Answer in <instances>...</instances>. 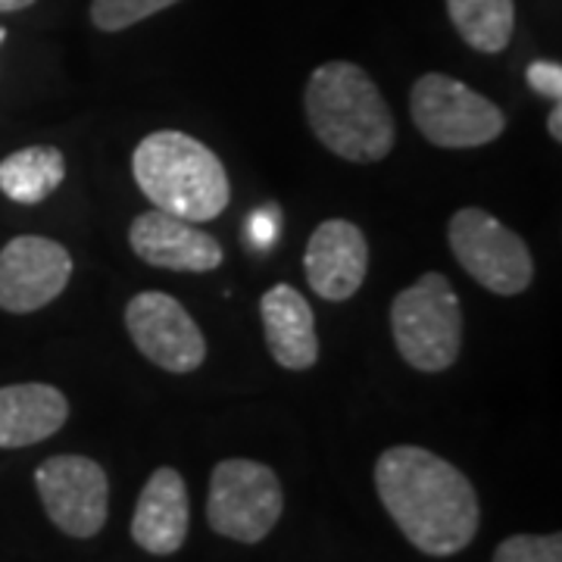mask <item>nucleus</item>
Segmentation results:
<instances>
[{"mask_svg": "<svg viewBox=\"0 0 562 562\" xmlns=\"http://www.w3.org/2000/svg\"><path fill=\"white\" fill-rule=\"evenodd\" d=\"M66 179V157L57 147H22L0 162V191L13 203L47 201Z\"/></svg>", "mask_w": 562, "mask_h": 562, "instance_id": "nucleus-16", "label": "nucleus"}, {"mask_svg": "<svg viewBox=\"0 0 562 562\" xmlns=\"http://www.w3.org/2000/svg\"><path fill=\"white\" fill-rule=\"evenodd\" d=\"M132 172L140 194L157 210L198 225L222 216L232 201L220 157L184 132H150L135 147Z\"/></svg>", "mask_w": 562, "mask_h": 562, "instance_id": "nucleus-3", "label": "nucleus"}, {"mask_svg": "<svg viewBox=\"0 0 562 562\" xmlns=\"http://www.w3.org/2000/svg\"><path fill=\"white\" fill-rule=\"evenodd\" d=\"M494 562H562L560 535H513L494 550Z\"/></svg>", "mask_w": 562, "mask_h": 562, "instance_id": "nucleus-19", "label": "nucleus"}, {"mask_svg": "<svg viewBox=\"0 0 562 562\" xmlns=\"http://www.w3.org/2000/svg\"><path fill=\"white\" fill-rule=\"evenodd\" d=\"M397 353L419 372L450 369L462 350V306L441 272H425L391 303Z\"/></svg>", "mask_w": 562, "mask_h": 562, "instance_id": "nucleus-4", "label": "nucleus"}, {"mask_svg": "<svg viewBox=\"0 0 562 562\" xmlns=\"http://www.w3.org/2000/svg\"><path fill=\"white\" fill-rule=\"evenodd\" d=\"M128 244L144 262L172 272H213L225 260L222 244L201 232L198 222L179 220L157 206L135 216L128 228Z\"/></svg>", "mask_w": 562, "mask_h": 562, "instance_id": "nucleus-11", "label": "nucleus"}, {"mask_svg": "<svg viewBox=\"0 0 562 562\" xmlns=\"http://www.w3.org/2000/svg\"><path fill=\"white\" fill-rule=\"evenodd\" d=\"M191 525L188 484L176 469L162 465L140 487L132 516V538L150 557H172L184 547Z\"/></svg>", "mask_w": 562, "mask_h": 562, "instance_id": "nucleus-13", "label": "nucleus"}, {"mask_svg": "<svg viewBox=\"0 0 562 562\" xmlns=\"http://www.w3.org/2000/svg\"><path fill=\"white\" fill-rule=\"evenodd\" d=\"M409 116L425 140L443 150L484 147L501 138L506 128V116L497 103L443 72H428L413 85Z\"/></svg>", "mask_w": 562, "mask_h": 562, "instance_id": "nucleus-5", "label": "nucleus"}, {"mask_svg": "<svg viewBox=\"0 0 562 562\" xmlns=\"http://www.w3.org/2000/svg\"><path fill=\"white\" fill-rule=\"evenodd\" d=\"M279 238V206H262L247 220V241L266 254Z\"/></svg>", "mask_w": 562, "mask_h": 562, "instance_id": "nucleus-21", "label": "nucleus"}, {"mask_svg": "<svg viewBox=\"0 0 562 562\" xmlns=\"http://www.w3.org/2000/svg\"><path fill=\"white\" fill-rule=\"evenodd\" d=\"M447 13L479 54H501L516 32V0H447Z\"/></svg>", "mask_w": 562, "mask_h": 562, "instance_id": "nucleus-17", "label": "nucleus"}, {"mask_svg": "<svg viewBox=\"0 0 562 562\" xmlns=\"http://www.w3.org/2000/svg\"><path fill=\"white\" fill-rule=\"evenodd\" d=\"M313 135L341 160L379 162L394 150L397 125L372 76L347 60L322 63L306 81Z\"/></svg>", "mask_w": 562, "mask_h": 562, "instance_id": "nucleus-2", "label": "nucleus"}, {"mask_svg": "<svg viewBox=\"0 0 562 562\" xmlns=\"http://www.w3.org/2000/svg\"><path fill=\"white\" fill-rule=\"evenodd\" d=\"M35 0H0V13H16V10H25L32 7Z\"/></svg>", "mask_w": 562, "mask_h": 562, "instance_id": "nucleus-23", "label": "nucleus"}, {"mask_svg": "<svg viewBox=\"0 0 562 562\" xmlns=\"http://www.w3.org/2000/svg\"><path fill=\"white\" fill-rule=\"evenodd\" d=\"M375 491L403 538L425 557L460 553L482 522L475 484L425 447L384 450L375 462Z\"/></svg>", "mask_w": 562, "mask_h": 562, "instance_id": "nucleus-1", "label": "nucleus"}, {"mask_svg": "<svg viewBox=\"0 0 562 562\" xmlns=\"http://www.w3.org/2000/svg\"><path fill=\"white\" fill-rule=\"evenodd\" d=\"M525 79L528 85L547 98V101L562 103V66L560 63H550V60H535L528 66V72H525Z\"/></svg>", "mask_w": 562, "mask_h": 562, "instance_id": "nucleus-20", "label": "nucleus"}, {"mask_svg": "<svg viewBox=\"0 0 562 562\" xmlns=\"http://www.w3.org/2000/svg\"><path fill=\"white\" fill-rule=\"evenodd\" d=\"M447 241L465 276L491 294L516 297L535 279L528 244L482 206H462L447 225Z\"/></svg>", "mask_w": 562, "mask_h": 562, "instance_id": "nucleus-7", "label": "nucleus"}, {"mask_svg": "<svg viewBox=\"0 0 562 562\" xmlns=\"http://www.w3.org/2000/svg\"><path fill=\"white\" fill-rule=\"evenodd\" d=\"M306 281L322 301H350L369 272V241L360 225L347 220H328L310 235L306 244Z\"/></svg>", "mask_w": 562, "mask_h": 562, "instance_id": "nucleus-12", "label": "nucleus"}, {"mask_svg": "<svg viewBox=\"0 0 562 562\" xmlns=\"http://www.w3.org/2000/svg\"><path fill=\"white\" fill-rule=\"evenodd\" d=\"M125 328L140 353L166 372L188 375L206 360V341L198 322L176 297L140 291L125 306Z\"/></svg>", "mask_w": 562, "mask_h": 562, "instance_id": "nucleus-9", "label": "nucleus"}, {"mask_svg": "<svg viewBox=\"0 0 562 562\" xmlns=\"http://www.w3.org/2000/svg\"><path fill=\"white\" fill-rule=\"evenodd\" d=\"M72 279V257L60 241L20 235L0 250V310L38 313L54 303Z\"/></svg>", "mask_w": 562, "mask_h": 562, "instance_id": "nucleus-10", "label": "nucleus"}, {"mask_svg": "<svg viewBox=\"0 0 562 562\" xmlns=\"http://www.w3.org/2000/svg\"><path fill=\"white\" fill-rule=\"evenodd\" d=\"M41 506L47 519L69 538H94L106 525L110 513V482L101 462L79 453L50 457L35 469Z\"/></svg>", "mask_w": 562, "mask_h": 562, "instance_id": "nucleus-8", "label": "nucleus"}, {"mask_svg": "<svg viewBox=\"0 0 562 562\" xmlns=\"http://www.w3.org/2000/svg\"><path fill=\"white\" fill-rule=\"evenodd\" d=\"M179 0H91V22L101 32H122L176 7Z\"/></svg>", "mask_w": 562, "mask_h": 562, "instance_id": "nucleus-18", "label": "nucleus"}, {"mask_svg": "<svg viewBox=\"0 0 562 562\" xmlns=\"http://www.w3.org/2000/svg\"><path fill=\"white\" fill-rule=\"evenodd\" d=\"M69 419V401L60 387L41 382L0 387V447L16 450L47 441Z\"/></svg>", "mask_w": 562, "mask_h": 562, "instance_id": "nucleus-15", "label": "nucleus"}, {"mask_svg": "<svg viewBox=\"0 0 562 562\" xmlns=\"http://www.w3.org/2000/svg\"><path fill=\"white\" fill-rule=\"evenodd\" d=\"M3 38H7V32H3V29H0V41H3Z\"/></svg>", "mask_w": 562, "mask_h": 562, "instance_id": "nucleus-24", "label": "nucleus"}, {"mask_svg": "<svg viewBox=\"0 0 562 562\" xmlns=\"http://www.w3.org/2000/svg\"><path fill=\"white\" fill-rule=\"evenodd\" d=\"M547 128H550L553 140H562V103L553 106V113H550V120H547Z\"/></svg>", "mask_w": 562, "mask_h": 562, "instance_id": "nucleus-22", "label": "nucleus"}, {"mask_svg": "<svg viewBox=\"0 0 562 562\" xmlns=\"http://www.w3.org/2000/svg\"><path fill=\"white\" fill-rule=\"evenodd\" d=\"M262 335L272 360L281 369L303 372L319 360V335L316 316L303 294L291 284H276L262 294L260 301Z\"/></svg>", "mask_w": 562, "mask_h": 562, "instance_id": "nucleus-14", "label": "nucleus"}, {"mask_svg": "<svg viewBox=\"0 0 562 562\" xmlns=\"http://www.w3.org/2000/svg\"><path fill=\"white\" fill-rule=\"evenodd\" d=\"M284 509L279 475L257 460H222L210 475L206 522L238 543H260Z\"/></svg>", "mask_w": 562, "mask_h": 562, "instance_id": "nucleus-6", "label": "nucleus"}]
</instances>
